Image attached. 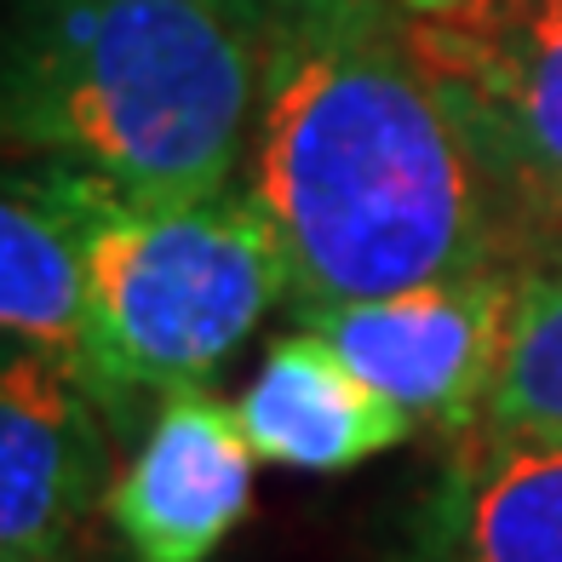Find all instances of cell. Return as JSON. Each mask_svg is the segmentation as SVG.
<instances>
[{
	"mask_svg": "<svg viewBox=\"0 0 562 562\" xmlns=\"http://www.w3.org/2000/svg\"><path fill=\"white\" fill-rule=\"evenodd\" d=\"M241 190L276 224L293 311L517 265L402 0H270Z\"/></svg>",
	"mask_w": 562,
	"mask_h": 562,
	"instance_id": "obj_1",
	"label": "cell"
},
{
	"mask_svg": "<svg viewBox=\"0 0 562 562\" xmlns=\"http://www.w3.org/2000/svg\"><path fill=\"white\" fill-rule=\"evenodd\" d=\"M265 35L172 0H18L0 23V156L138 201L236 190Z\"/></svg>",
	"mask_w": 562,
	"mask_h": 562,
	"instance_id": "obj_2",
	"label": "cell"
},
{
	"mask_svg": "<svg viewBox=\"0 0 562 562\" xmlns=\"http://www.w3.org/2000/svg\"><path fill=\"white\" fill-rule=\"evenodd\" d=\"M293 304L288 252L247 190L138 201L87 178V339L81 385L110 430L144 402L213 385L252 327Z\"/></svg>",
	"mask_w": 562,
	"mask_h": 562,
	"instance_id": "obj_3",
	"label": "cell"
},
{
	"mask_svg": "<svg viewBox=\"0 0 562 562\" xmlns=\"http://www.w3.org/2000/svg\"><path fill=\"white\" fill-rule=\"evenodd\" d=\"M465 126L517 265L562 247V0H402Z\"/></svg>",
	"mask_w": 562,
	"mask_h": 562,
	"instance_id": "obj_4",
	"label": "cell"
},
{
	"mask_svg": "<svg viewBox=\"0 0 562 562\" xmlns=\"http://www.w3.org/2000/svg\"><path fill=\"white\" fill-rule=\"evenodd\" d=\"M517 270L522 265H488L385 299L311 304L299 311V327L322 334L414 425L459 442L482 425L488 407L510 311H517Z\"/></svg>",
	"mask_w": 562,
	"mask_h": 562,
	"instance_id": "obj_5",
	"label": "cell"
},
{
	"mask_svg": "<svg viewBox=\"0 0 562 562\" xmlns=\"http://www.w3.org/2000/svg\"><path fill=\"white\" fill-rule=\"evenodd\" d=\"M110 482V419L81 373L0 334V557L69 551Z\"/></svg>",
	"mask_w": 562,
	"mask_h": 562,
	"instance_id": "obj_6",
	"label": "cell"
},
{
	"mask_svg": "<svg viewBox=\"0 0 562 562\" xmlns=\"http://www.w3.org/2000/svg\"><path fill=\"white\" fill-rule=\"evenodd\" d=\"M252 453L236 402L207 385L156 402L133 459L110 482V522L126 562H213L252 510Z\"/></svg>",
	"mask_w": 562,
	"mask_h": 562,
	"instance_id": "obj_7",
	"label": "cell"
},
{
	"mask_svg": "<svg viewBox=\"0 0 562 562\" xmlns=\"http://www.w3.org/2000/svg\"><path fill=\"white\" fill-rule=\"evenodd\" d=\"M385 562H562V442H448Z\"/></svg>",
	"mask_w": 562,
	"mask_h": 562,
	"instance_id": "obj_8",
	"label": "cell"
},
{
	"mask_svg": "<svg viewBox=\"0 0 562 562\" xmlns=\"http://www.w3.org/2000/svg\"><path fill=\"white\" fill-rule=\"evenodd\" d=\"M236 414L259 465H288L304 476L356 471L419 430L311 327H293L265 350L259 373L236 396Z\"/></svg>",
	"mask_w": 562,
	"mask_h": 562,
	"instance_id": "obj_9",
	"label": "cell"
},
{
	"mask_svg": "<svg viewBox=\"0 0 562 562\" xmlns=\"http://www.w3.org/2000/svg\"><path fill=\"white\" fill-rule=\"evenodd\" d=\"M0 334L64 356L87 339V172L18 161L0 172Z\"/></svg>",
	"mask_w": 562,
	"mask_h": 562,
	"instance_id": "obj_10",
	"label": "cell"
},
{
	"mask_svg": "<svg viewBox=\"0 0 562 562\" xmlns=\"http://www.w3.org/2000/svg\"><path fill=\"white\" fill-rule=\"evenodd\" d=\"M476 430L510 442H562V247L517 270V311Z\"/></svg>",
	"mask_w": 562,
	"mask_h": 562,
	"instance_id": "obj_11",
	"label": "cell"
},
{
	"mask_svg": "<svg viewBox=\"0 0 562 562\" xmlns=\"http://www.w3.org/2000/svg\"><path fill=\"white\" fill-rule=\"evenodd\" d=\"M172 7H213V12L241 18V23H265V7H270V0H172Z\"/></svg>",
	"mask_w": 562,
	"mask_h": 562,
	"instance_id": "obj_12",
	"label": "cell"
},
{
	"mask_svg": "<svg viewBox=\"0 0 562 562\" xmlns=\"http://www.w3.org/2000/svg\"><path fill=\"white\" fill-rule=\"evenodd\" d=\"M0 562H75L69 551H53V557H0Z\"/></svg>",
	"mask_w": 562,
	"mask_h": 562,
	"instance_id": "obj_13",
	"label": "cell"
}]
</instances>
